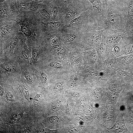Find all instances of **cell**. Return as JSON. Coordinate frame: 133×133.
<instances>
[{
  "mask_svg": "<svg viewBox=\"0 0 133 133\" xmlns=\"http://www.w3.org/2000/svg\"><path fill=\"white\" fill-rule=\"evenodd\" d=\"M76 37V35L75 34H69L65 36V38L67 42L70 43L73 41L75 39Z\"/></svg>",
  "mask_w": 133,
  "mask_h": 133,
  "instance_id": "cell-17",
  "label": "cell"
},
{
  "mask_svg": "<svg viewBox=\"0 0 133 133\" xmlns=\"http://www.w3.org/2000/svg\"><path fill=\"white\" fill-rule=\"evenodd\" d=\"M36 12L46 18H48L50 17V13L46 9L42 7L40 5V4L38 9Z\"/></svg>",
  "mask_w": 133,
  "mask_h": 133,
  "instance_id": "cell-10",
  "label": "cell"
},
{
  "mask_svg": "<svg viewBox=\"0 0 133 133\" xmlns=\"http://www.w3.org/2000/svg\"><path fill=\"white\" fill-rule=\"evenodd\" d=\"M4 91V89L3 87L0 85V95H3Z\"/></svg>",
  "mask_w": 133,
  "mask_h": 133,
  "instance_id": "cell-41",
  "label": "cell"
},
{
  "mask_svg": "<svg viewBox=\"0 0 133 133\" xmlns=\"http://www.w3.org/2000/svg\"><path fill=\"white\" fill-rule=\"evenodd\" d=\"M57 51L58 52V54L64 55L66 52V50L63 46H60L57 49Z\"/></svg>",
  "mask_w": 133,
  "mask_h": 133,
  "instance_id": "cell-29",
  "label": "cell"
},
{
  "mask_svg": "<svg viewBox=\"0 0 133 133\" xmlns=\"http://www.w3.org/2000/svg\"><path fill=\"white\" fill-rule=\"evenodd\" d=\"M122 37L120 33L115 32L108 35L105 41V45L108 49H111L118 44Z\"/></svg>",
  "mask_w": 133,
  "mask_h": 133,
  "instance_id": "cell-4",
  "label": "cell"
},
{
  "mask_svg": "<svg viewBox=\"0 0 133 133\" xmlns=\"http://www.w3.org/2000/svg\"><path fill=\"white\" fill-rule=\"evenodd\" d=\"M61 106V103L59 101L57 102L54 104L52 108V110L53 111H57L60 109Z\"/></svg>",
  "mask_w": 133,
  "mask_h": 133,
  "instance_id": "cell-20",
  "label": "cell"
},
{
  "mask_svg": "<svg viewBox=\"0 0 133 133\" xmlns=\"http://www.w3.org/2000/svg\"><path fill=\"white\" fill-rule=\"evenodd\" d=\"M78 130V128L73 125H70L68 128V131L70 133H76Z\"/></svg>",
  "mask_w": 133,
  "mask_h": 133,
  "instance_id": "cell-23",
  "label": "cell"
},
{
  "mask_svg": "<svg viewBox=\"0 0 133 133\" xmlns=\"http://www.w3.org/2000/svg\"><path fill=\"white\" fill-rule=\"evenodd\" d=\"M97 50L100 57H103L104 56L105 51L102 47H99L97 48Z\"/></svg>",
  "mask_w": 133,
  "mask_h": 133,
  "instance_id": "cell-28",
  "label": "cell"
},
{
  "mask_svg": "<svg viewBox=\"0 0 133 133\" xmlns=\"http://www.w3.org/2000/svg\"><path fill=\"white\" fill-rule=\"evenodd\" d=\"M63 85L62 83L60 82L56 84L54 86V88L55 89H58L61 87Z\"/></svg>",
  "mask_w": 133,
  "mask_h": 133,
  "instance_id": "cell-39",
  "label": "cell"
},
{
  "mask_svg": "<svg viewBox=\"0 0 133 133\" xmlns=\"http://www.w3.org/2000/svg\"><path fill=\"white\" fill-rule=\"evenodd\" d=\"M88 105H89V107H88V110L89 111V112L90 113V114L92 113V108L91 107V106L90 104H88Z\"/></svg>",
  "mask_w": 133,
  "mask_h": 133,
  "instance_id": "cell-44",
  "label": "cell"
},
{
  "mask_svg": "<svg viewBox=\"0 0 133 133\" xmlns=\"http://www.w3.org/2000/svg\"><path fill=\"white\" fill-rule=\"evenodd\" d=\"M6 0H0V2L4 1Z\"/></svg>",
  "mask_w": 133,
  "mask_h": 133,
  "instance_id": "cell-47",
  "label": "cell"
},
{
  "mask_svg": "<svg viewBox=\"0 0 133 133\" xmlns=\"http://www.w3.org/2000/svg\"><path fill=\"white\" fill-rule=\"evenodd\" d=\"M24 73L26 80L29 82L33 83L32 78L30 73L28 71H25Z\"/></svg>",
  "mask_w": 133,
  "mask_h": 133,
  "instance_id": "cell-27",
  "label": "cell"
},
{
  "mask_svg": "<svg viewBox=\"0 0 133 133\" xmlns=\"http://www.w3.org/2000/svg\"><path fill=\"white\" fill-rule=\"evenodd\" d=\"M42 97L43 95L42 94H37L34 97V102L37 104L41 100Z\"/></svg>",
  "mask_w": 133,
  "mask_h": 133,
  "instance_id": "cell-24",
  "label": "cell"
},
{
  "mask_svg": "<svg viewBox=\"0 0 133 133\" xmlns=\"http://www.w3.org/2000/svg\"><path fill=\"white\" fill-rule=\"evenodd\" d=\"M38 51L36 49H35L33 50L32 53V58L34 61H36L37 59Z\"/></svg>",
  "mask_w": 133,
  "mask_h": 133,
  "instance_id": "cell-22",
  "label": "cell"
},
{
  "mask_svg": "<svg viewBox=\"0 0 133 133\" xmlns=\"http://www.w3.org/2000/svg\"><path fill=\"white\" fill-rule=\"evenodd\" d=\"M91 4L93 7L99 11L103 10V5L100 0H88Z\"/></svg>",
  "mask_w": 133,
  "mask_h": 133,
  "instance_id": "cell-8",
  "label": "cell"
},
{
  "mask_svg": "<svg viewBox=\"0 0 133 133\" xmlns=\"http://www.w3.org/2000/svg\"><path fill=\"white\" fill-rule=\"evenodd\" d=\"M17 7L20 11H30L36 12L39 7V3L32 0H16Z\"/></svg>",
  "mask_w": 133,
  "mask_h": 133,
  "instance_id": "cell-3",
  "label": "cell"
},
{
  "mask_svg": "<svg viewBox=\"0 0 133 133\" xmlns=\"http://www.w3.org/2000/svg\"><path fill=\"white\" fill-rule=\"evenodd\" d=\"M23 92L24 96L28 98L29 96V92L28 87L25 85H23L22 87Z\"/></svg>",
  "mask_w": 133,
  "mask_h": 133,
  "instance_id": "cell-25",
  "label": "cell"
},
{
  "mask_svg": "<svg viewBox=\"0 0 133 133\" xmlns=\"http://www.w3.org/2000/svg\"><path fill=\"white\" fill-rule=\"evenodd\" d=\"M39 132L41 133H51L50 130L46 128H42L40 129L39 130Z\"/></svg>",
  "mask_w": 133,
  "mask_h": 133,
  "instance_id": "cell-38",
  "label": "cell"
},
{
  "mask_svg": "<svg viewBox=\"0 0 133 133\" xmlns=\"http://www.w3.org/2000/svg\"><path fill=\"white\" fill-rule=\"evenodd\" d=\"M33 0L36 2L40 3L43 2L46 0Z\"/></svg>",
  "mask_w": 133,
  "mask_h": 133,
  "instance_id": "cell-45",
  "label": "cell"
},
{
  "mask_svg": "<svg viewBox=\"0 0 133 133\" xmlns=\"http://www.w3.org/2000/svg\"><path fill=\"white\" fill-rule=\"evenodd\" d=\"M51 12L53 17L54 18H55L57 16L58 13V9L57 6H54L53 7Z\"/></svg>",
  "mask_w": 133,
  "mask_h": 133,
  "instance_id": "cell-21",
  "label": "cell"
},
{
  "mask_svg": "<svg viewBox=\"0 0 133 133\" xmlns=\"http://www.w3.org/2000/svg\"><path fill=\"white\" fill-rule=\"evenodd\" d=\"M94 93L95 97L97 99L101 98L102 96V92L101 90L99 88H95L94 90Z\"/></svg>",
  "mask_w": 133,
  "mask_h": 133,
  "instance_id": "cell-16",
  "label": "cell"
},
{
  "mask_svg": "<svg viewBox=\"0 0 133 133\" xmlns=\"http://www.w3.org/2000/svg\"><path fill=\"white\" fill-rule=\"evenodd\" d=\"M6 99L10 101H12L13 100V98L12 94L10 92H8L6 95Z\"/></svg>",
  "mask_w": 133,
  "mask_h": 133,
  "instance_id": "cell-37",
  "label": "cell"
},
{
  "mask_svg": "<svg viewBox=\"0 0 133 133\" xmlns=\"http://www.w3.org/2000/svg\"><path fill=\"white\" fill-rule=\"evenodd\" d=\"M78 56V54L76 52H74L72 53L70 56V58L71 60L72 61L73 60L77 58Z\"/></svg>",
  "mask_w": 133,
  "mask_h": 133,
  "instance_id": "cell-36",
  "label": "cell"
},
{
  "mask_svg": "<svg viewBox=\"0 0 133 133\" xmlns=\"http://www.w3.org/2000/svg\"><path fill=\"white\" fill-rule=\"evenodd\" d=\"M106 22L109 25L114 24L116 22V17L112 12H109L107 14L106 17Z\"/></svg>",
  "mask_w": 133,
  "mask_h": 133,
  "instance_id": "cell-9",
  "label": "cell"
},
{
  "mask_svg": "<svg viewBox=\"0 0 133 133\" xmlns=\"http://www.w3.org/2000/svg\"><path fill=\"white\" fill-rule=\"evenodd\" d=\"M82 17L81 15L79 17L71 20L69 25L66 27H70L77 26L79 25L82 21Z\"/></svg>",
  "mask_w": 133,
  "mask_h": 133,
  "instance_id": "cell-13",
  "label": "cell"
},
{
  "mask_svg": "<svg viewBox=\"0 0 133 133\" xmlns=\"http://www.w3.org/2000/svg\"><path fill=\"white\" fill-rule=\"evenodd\" d=\"M132 101H133V98H132Z\"/></svg>",
  "mask_w": 133,
  "mask_h": 133,
  "instance_id": "cell-48",
  "label": "cell"
},
{
  "mask_svg": "<svg viewBox=\"0 0 133 133\" xmlns=\"http://www.w3.org/2000/svg\"><path fill=\"white\" fill-rule=\"evenodd\" d=\"M111 0L115 1V0Z\"/></svg>",
  "mask_w": 133,
  "mask_h": 133,
  "instance_id": "cell-49",
  "label": "cell"
},
{
  "mask_svg": "<svg viewBox=\"0 0 133 133\" xmlns=\"http://www.w3.org/2000/svg\"><path fill=\"white\" fill-rule=\"evenodd\" d=\"M0 19H10L20 12L16 0H6L0 2Z\"/></svg>",
  "mask_w": 133,
  "mask_h": 133,
  "instance_id": "cell-1",
  "label": "cell"
},
{
  "mask_svg": "<svg viewBox=\"0 0 133 133\" xmlns=\"http://www.w3.org/2000/svg\"><path fill=\"white\" fill-rule=\"evenodd\" d=\"M126 71L131 75H133V67H129Z\"/></svg>",
  "mask_w": 133,
  "mask_h": 133,
  "instance_id": "cell-40",
  "label": "cell"
},
{
  "mask_svg": "<svg viewBox=\"0 0 133 133\" xmlns=\"http://www.w3.org/2000/svg\"><path fill=\"white\" fill-rule=\"evenodd\" d=\"M59 118L57 116H51L49 119L50 121L52 123L56 122L59 121Z\"/></svg>",
  "mask_w": 133,
  "mask_h": 133,
  "instance_id": "cell-32",
  "label": "cell"
},
{
  "mask_svg": "<svg viewBox=\"0 0 133 133\" xmlns=\"http://www.w3.org/2000/svg\"><path fill=\"white\" fill-rule=\"evenodd\" d=\"M90 59L91 61L94 62L96 61L97 59V56L96 52L95 51H92L90 55Z\"/></svg>",
  "mask_w": 133,
  "mask_h": 133,
  "instance_id": "cell-31",
  "label": "cell"
},
{
  "mask_svg": "<svg viewBox=\"0 0 133 133\" xmlns=\"http://www.w3.org/2000/svg\"><path fill=\"white\" fill-rule=\"evenodd\" d=\"M107 116L108 117L111 118L113 116L112 114L111 113V111H108L107 112Z\"/></svg>",
  "mask_w": 133,
  "mask_h": 133,
  "instance_id": "cell-43",
  "label": "cell"
},
{
  "mask_svg": "<svg viewBox=\"0 0 133 133\" xmlns=\"http://www.w3.org/2000/svg\"><path fill=\"white\" fill-rule=\"evenodd\" d=\"M0 38H5L19 32L20 27L16 21L10 19H0Z\"/></svg>",
  "mask_w": 133,
  "mask_h": 133,
  "instance_id": "cell-2",
  "label": "cell"
},
{
  "mask_svg": "<svg viewBox=\"0 0 133 133\" xmlns=\"http://www.w3.org/2000/svg\"><path fill=\"white\" fill-rule=\"evenodd\" d=\"M2 43H1L0 44V56L3 54V48L2 46Z\"/></svg>",
  "mask_w": 133,
  "mask_h": 133,
  "instance_id": "cell-42",
  "label": "cell"
},
{
  "mask_svg": "<svg viewBox=\"0 0 133 133\" xmlns=\"http://www.w3.org/2000/svg\"><path fill=\"white\" fill-rule=\"evenodd\" d=\"M114 62L112 58H110L106 60L103 63V65L105 67L109 69L113 68L114 66Z\"/></svg>",
  "mask_w": 133,
  "mask_h": 133,
  "instance_id": "cell-15",
  "label": "cell"
},
{
  "mask_svg": "<svg viewBox=\"0 0 133 133\" xmlns=\"http://www.w3.org/2000/svg\"><path fill=\"white\" fill-rule=\"evenodd\" d=\"M2 67L5 70L9 72H12L13 71V69L11 66L5 64H3L1 65Z\"/></svg>",
  "mask_w": 133,
  "mask_h": 133,
  "instance_id": "cell-26",
  "label": "cell"
},
{
  "mask_svg": "<svg viewBox=\"0 0 133 133\" xmlns=\"http://www.w3.org/2000/svg\"><path fill=\"white\" fill-rule=\"evenodd\" d=\"M129 67H133V61L132 62Z\"/></svg>",
  "mask_w": 133,
  "mask_h": 133,
  "instance_id": "cell-46",
  "label": "cell"
},
{
  "mask_svg": "<svg viewBox=\"0 0 133 133\" xmlns=\"http://www.w3.org/2000/svg\"><path fill=\"white\" fill-rule=\"evenodd\" d=\"M23 57L29 61V58L30 55V52L28 48L25 44V41L23 42V46L22 51Z\"/></svg>",
  "mask_w": 133,
  "mask_h": 133,
  "instance_id": "cell-12",
  "label": "cell"
},
{
  "mask_svg": "<svg viewBox=\"0 0 133 133\" xmlns=\"http://www.w3.org/2000/svg\"><path fill=\"white\" fill-rule=\"evenodd\" d=\"M18 35H16L8 44L7 49L9 51L12 52L18 40Z\"/></svg>",
  "mask_w": 133,
  "mask_h": 133,
  "instance_id": "cell-11",
  "label": "cell"
},
{
  "mask_svg": "<svg viewBox=\"0 0 133 133\" xmlns=\"http://www.w3.org/2000/svg\"><path fill=\"white\" fill-rule=\"evenodd\" d=\"M41 80L42 83H46L47 80V75L45 73L42 72L41 75Z\"/></svg>",
  "mask_w": 133,
  "mask_h": 133,
  "instance_id": "cell-30",
  "label": "cell"
},
{
  "mask_svg": "<svg viewBox=\"0 0 133 133\" xmlns=\"http://www.w3.org/2000/svg\"><path fill=\"white\" fill-rule=\"evenodd\" d=\"M51 67L54 68L60 69L62 66L60 63L54 61L50 62L49 64Z\"/></svg>",
  "mask_w": 133,
  "mask_h": 133,
  "instance_id": "cell-18",
  "label": "cell"
},
{
  "mask_svg": "<svg viewBox=\"0 0 133 133\" xmlns=\"http://www.w3.org/2000/svg\"><path fill=\"white\" fill-rule=\"evenodd\" d=\"M117 62L122 66V69L126 70L133 61V53H132L117 58Z\"/></svg>",
  "mask_w": 133,
  "mask_h": 133,
  "instance_id": "cell-5",
  "label": "cell"
},
{
  "mask_svg": "<svg viewBox=\"0 0 133 133\" xmlns=\"http://www.w3.org/2000/svg\"><path fill=\"white\" fill-rule=\"evenodd\" d=\"M40 22L41 24L44 27L51 29L57 28L61 25V23L57 21H51L45 23L42 21Z\"/></svg>",
  "mask_w": 133,
  "mask_h": 133,
  "instance_id": "cell-7",
  "label": "cell"
},
{
  "mask_svg": "<svg viewBox=\"0 0 133 133\" xmlns=\"http://www.w3.org/2000/svg\"><path fill=\"white\" fill-rule=\"evenodd\" d=\"M61 42L59 40H55L53 42V46L54 47H59L61 46Z\"/></svg>",
  "mask_w": 133,
  "mask_h": 133,
  "instance_id": "cell-35",
  "label": "cell"
},
{
  "mask_svg": "<svg viewBox=\"0 0 133 133\" xmlns=\"http://www.w3.org/2000/svg\"><path fill=\"white\" fill-rule=\"evenodd\" d=\"M101 36V33L100 31L96 32L91 36V41L93 43L97 42L100 39Z\"/></svg>",
  "mask_w": 133,
  "mask_h": 133,
  "instance_id": "cell-14",
  "label": "cell"
},
{
  "mask_svg": "<svg viewBox=\"0 0 133 133\" xmlns=\"http://www.w3.org/2000/svg\"><path fill=\"white\" fill-rule=\"evenodd\" d=\"M126 27L129 30L133 28V0H130L128 5Z\"/></svg>",
  "mask_w": 133,
  "mask_h": 133,
  "instance_id": "cell-6",
  "label": "cell"
},
{
  "mask_svg": "<svg viewBox=\"0 0 133 133\" xmlns=\"http://www.w3.org/2000/svg\"><path fill=\"white\" fill-rule=\"evenodd\" d=\"M118 86L116 84H113L111 86V90L112 91L115 92H117L119 90Z\"/></svg>",
  "mask_w": 133,
  "mask_h": 133,
  "instance_id": "cell-33",
  "label": "cell"
},
{
  "mask_svg": "<svg viewBox=\"0 0 133 133\" xmlns=\"http://www.w3.org/2000/svg\"><path fill=\"white\" fill-rule=\"evenodd\" d=\"M82 60L81 58H79L76 59L75 62V65L77 66H82Z\"/></svg>",
  "mask_w": 133,
  "mask_h": 133,
  "instance_id": "cell-34",
  "label": "cell"
},
{
  "mask_svg": "<svg viewBox=\"0 0 133 133\" xmlns=\"http://www.w3.org/2000/svg\"><path fill=\"white\" fill-rule=\"evenodd\" d=\"M76 15V13L73 11H70L67 12L66 15V17L68 20H72Z\"/></svg>",
  "mask_w": 133,
  "mask_h": 133,
  "instance_id": "cell-19",
  "label": "cell"
}]
</instances>
